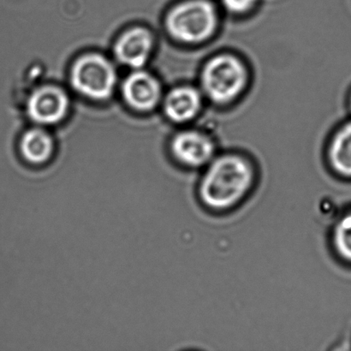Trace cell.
<instances>
[{"label": "cell", "mask_w": 351, "mask_h": 351, "mask_svg": "<svg viewBox=\"0 0 351 351\" xmlns=\"http://www.w3.org/2000/svg\"><path fill=\"white\" fill-rule=\"evenodd\" d=\"M257 178L258 167L249 154L236 149H220L202 171L199 201L209 211H230L252 192Z\"/></svg>", "instance_id": "1"}, {"label": "cell", "mask_w": 351, "mask_h": 351, "mask_svg": "<svg viewBox=\"0 0 351 351\" xmlns=\"http://www.w3.org/2000/svg\"><path fill=\"white\" fill-rule=\"evenodd\" d=\"M254 75L252 64L243 54L223 48L204 58L195 82L208 108L227 111L247 97L253 87Z\"/></svg>", "instance_id": "2"}, {"label": "cell", "mask_w": 351, "mask_h": 351, "mask_svg": "<svg viewBox=\"0 0 351 351\" xmlns=\"http://www.w3.org/2000/svg\"><path fill=\"white\" fill-rule=\"evenodd\" d=\"M223 20L216 0H178L168 10L165 25L176 43L199 49L218 38Z\"/></svg>", "instance_id": "3"}, {"label": "cell", "mask_w": 351, "mask_h": 351, "mask_svg": "<svg viewBox=\"0 0 351 351\" xmlns=\"http://www.w3.org/2000/svg\"><path fill=\"white\" fill-rule=\"evenodd\" d=\"M215 134L205 126L182 127L171 139V158L179 167L189 171H202L220 151Z\"/></svg>", "instance_id": "4"}, {"label": "cell", "mask_w": 351, "mask_h": 351, "mask_svg": "<svg viewBox=\"0 0 351 351\" xmlns=\"http://www.w3.org/2000/svg\"><path fill=\"white\" fill-rule=\"evenodd\" d=\"M117 80L114 65L101 54H85L77 58L71 68L72 87L79 94L95 101L111 97Z\"/></svg>", "instance_id": "5"}, {"label": "cell", "mask_w": 351, "mask_h": 351, "mask_svg": "<svg viewBox=\"0 0 351 351\" xmlns=\"http://www.w3.org/2000/svg\"><path fill=\"white\" fill-rule=\"evenodd\" d=\"M163 108L165 115L171 123L184 127L197 123L208 105L195 82L171 88L165 96Z\"/></svg>", "instance_id": "6"}, {"label": "cell", "mask_w": 351, "mask_h": 351, "mask_svg": "<svg viewBox=\"0 0 351 351\" xmlns=\"http://www.w3.org/2000/svg\"><path fill=\"white\" fill-rule=\"evenodd\" d=\"M70 99L66 93L55 86H44L29 96L27 112L29 119L41 125L60 123L67 115Z\"/></svg>", "instance_id": "7"}, {"label": "cell", "mask_w": 351, "mask_h": 351, "mask_svg": "<svg viewBox=\"0 0 351 351\" xmlns=\"http://www.w3.org/2000/svg\"><path fill=\"white\" fill-rule=\"evenodd\" d=\"M122 93L125 101L140 112H149L156 108L162 99L160 82L141 69L125 79Z\"/></svg>", "instance_id": "8"}, {"label": "cell", "mask_w": 351, "mask_h": 351, "mask_svg": "<svg viewBox=\"0 0 351 351\" xmlns=\"http://www.w3.org/2000/svg\"><path fill=\"white\" fill-rule=\"evenodd\" d=\"M324 158L332 173L351 179V116L330 132L326 141Z\"/></svg>", "instance_id": "9"}, {"label": "cell", "mask_w": 351, "mask_h": 351, "mask_svg": "<svg viewBox=\"0 0 351 351\" xmlns=\"http://www.w3.org/2000/svg\"><path fill=\"white\" fill-rule=\"evenodd\" d=\"M154 47V38L149 30L136 27L125 31L117 40L114 53L122 64L140 70L149 61Z\"/></svg>", "instance_id": "10"}, {"label": "cell", "mask_w": 351, "mask_h": 351, "mask_svg": "<svg viewBox=\"0 0 351 351\" xmlns=\"http://www.w3.org/2000/svg\"><path fill=\"white\" fill-rule=\"evenodd\" d=\"M20 153L23 159L30 166H45L53 156V140L43 130L36 128L27 130L21 140Z\"/></svg>", "instance_id": "11"}, {"label": "cell", "mask_w": 351, "mask_h": 351, "mask_svg": "<svg viewBox=\"0 0 351 351\" xmlns=\"http://www.w3.org/2000/svg\"><path fill=\"white\" fill-rule=\"evenodd\" d=\"M331 246L340 260L351 264V211L339 217L332 226Z\"/></svg>", "instance_id": "12"}, {"label": "cell", "mask_w": 351, "mask_h": 351, "mask_svg": "<svg viewBox=\"0 0 351 351\" xmlns=\"http://www.w3.org/2000/svg\"><path fill=\"white\" fill-rule=\"evenodd\" d=\"M216 1L225 19L243 21L256 15L263 0H216Z\"/></svg>", "instance_id": "13"}, {"label": "cell", "mask_w": 351, "mask_h": 351, "mask_svg": "<svg viewBox=\"0 0 351 351\" xmlns=\"http://www.w3.org/2000/svg\"><path fill=\"white\" fill-rule=\"evenodd\" d=\"M347 108H348L350 116H351V88L350 89L348 95H347Z\"/></svg>", "instance_id": "14"}]
</instances>
